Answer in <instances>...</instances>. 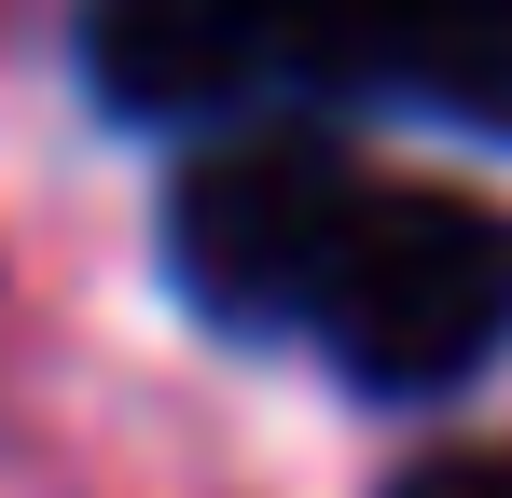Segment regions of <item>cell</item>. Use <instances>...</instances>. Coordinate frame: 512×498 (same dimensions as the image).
Wrapping results in <instances>:
<instances>
[{"instance_id": "obj_1", "label": "cell", "mask_w": 512, "mask_h": 498, "mask_svg": "<svg viewBox=\"0 0 512 498\" xmlns=\"http://www.w3.org/2000/svg\"><path fill=\"white\" fill-rule=\"evenodd\" d=\"M305 332L333 346L346 388L443 402V388L485 374V346L512 332V236L471 194H443V180H360Z\"/></svg>"}, {"instance_id": "obj_2", "label": "cell", "mask_w": 512, "mask_h": 498, "mask_svg": "<svg viewBox=\"0 0 512 498\" xmlns=\"http://www.w3.org/2000/svg\"><path fill=\"white\" fill-rule=\"evenodd\" d=\"M346 208H360V166L319 125H222L167 194V277L222 332H291L333 277Z\"/></svg>"}, {"instance_id": "obj_3", "label": "cell", "mask_w": 512, "mask_h": 498, "mask_svg": "<svg viewBox=\"0 0 512 498\" xmlns=\"http://www.w3.org/2000/svg\"><path fill=\"white\" fill-rule=\"evenodd\" d=\"M84 83L125 125H236L277 97L263 0H84Z\"/></svg>"}, {"instance_id": "obj_4", "label": "cell", "mask_w": 512, "mask_h": 498, "mask_svg": "<svg viewBox=\"0 0 512 498\" xmlns=\"http://www.w3.org/2000/svg\"><path fill=\"white\" fill-rule=\"evenodd\" d=\"M388 97H429V111L512 139V0H402V70H388Z\"/></svg>"}, {"instance_id": "obj_5", "label": "cell", "mask_w": 512, "mask_h": 498, "mask_svg": "<svg viewBox=\"0 0 512 498\" xmlns=\"http://www.w3.org/2000/svg\"><path fill=\"white\" fill-rule=\"evenodd\" d=\"M277 28V83H319V97H388L402 70V0H263Z\"/></svg>"}, {"instance_id": "obj_6", "label": "cell", "mask_w": 512, "mask_h": 498, "mask_svg": "<svg viewBox=\"0 0 512 498\" xmlns=\"http://www.w3.org/2000/svg\"><path fill=\"white\" fill-rule=\"evenodd\" d=\"M388 498H512V457L499 443H443V457H416Z\"/></svg>"}]
</instances>
